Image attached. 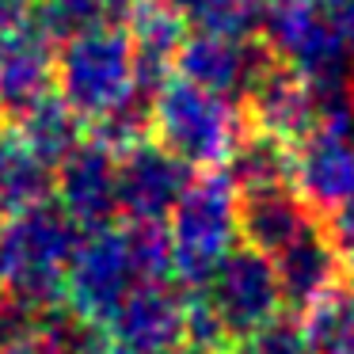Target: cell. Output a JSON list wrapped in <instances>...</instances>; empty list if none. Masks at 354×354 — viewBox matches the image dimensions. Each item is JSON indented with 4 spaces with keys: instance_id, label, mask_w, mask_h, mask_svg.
I'll return each instance as SVG.
<instances>
[{
    "instance_id": "12",
    "label": "cell",
    "mask_w": 354,
    "mask_h": 354,
    "mask_svg": "<svg viewBox=\"0 0 354 354\" xmlns=\"http://www.w3.org/2000/svg\"><path fill=\"white\" fill-rule=\"evenodd\" d=\"M54 198L84 229L111 225L118 217V153L88 133L54 168Z\"/></svg>"
},
{
    "instance_id": "16",
    "label": "cell",
    "mask_w": 354,
    "mask_h": 354,
    "mask_svg": "<svg viewBox=\"0 0 354 354\" xmlns=\"http://www.w3.org/2000/svg\"><path fill=\"white\" fill-rule=\"evenodd\" d=\"M54 198V164H46L19 130H0V214H24Z\"/></svg>"
},
{
    "instance_id": "23",
    "label": "cell",
    "mask_w": 354,
    "mask_h": 354,
    "mask_svg": "<svg viewBox=\"0 0 354 354\" xmlns=\"http://www.w3.org/2000/svg\"><path fill=\"white\" fill-rule=\"evenodd\" d=\"M244 354H308L305 324H297L293 316H274L244 339Z\"/></svg>"
},
{
    "instance_id": "2",
    "label": "cell",
    "mask_w": 354,
    "mask_h": 354,
    "mask_svg": "<svg viewBox=\"0 0 354 354\" xmlns=\"http://www.w3.org/2000/svg\"><path fill=\"white\" fill-rule=\"evenodd\" d=\"M244 103H232L171 73L153 100V138L191 168H221L248 130Z\"/></svg>"
},
{
    "instance_id": "8",
    "label": "cell",
    "mask_w": 354,
    "mask_h": 354,
    "mask_svg": "<svg viewBox=\"0 0 354 354\" xmlns=\"http://www.w3.org/2000/svg\"><path fill=\"white\" fill-rule=\"evenodd\" d=\"M191 179L194 168L183 156L156 138L138 141L118 153V214L126 221H168Z\"/></svg>"
},
{
    "instance_id": "27",
    "label": "cell",
    "mask_w": 354,
    "mask_h": 354,
    "mask_svg": "<svg viewBox=\"0 0 354 354\" xmlns=\"http://www.w3.org/2000/svg\"><path fill=\"white\" fill-rule=\"evenodd\" d=\"M164 354H194L191 346H176V351H164Z\"/></svg>"
},
{
    "instance_id": "7",
    "label": "cell",
    "mask_w": 354,
    "mask_h": 354,
    "mask_svg": "<svg viewBox=\"0 0 354 354\" xmlns=\"http://www.w3.org/2000/svg\"><path fill=\"white\" fill-rule=\"evenodd\" d=\"M274 62V50L263 35H225V31H194L183 39L176 54V73L232 103H244L252 84Z\"/></svg>"
},
{
    "instance_id": "10",
    "label": "cell",
    "mask_w": 354,
    "mask_h": 354,
    "mask_svg": "<svg viewBox=\"0 0 354 354\" xmlns=\"http://www.w3.org/2000/svg\"><path fill=\"white\" fill-rule=\"evenodd\" d=\"M293 187L324 217L354 202V126L316 122L293 145Z\"/></svg>"
},
{
    "instance_id": "13",
    "label": "cell",
    "mask_w": 354,
    "mask_h": 354,
    "mask_svg": "<svg viewBox=\"0 0 354 354\" xmlns=\"http://www.w3.org/2000/svg\"><path fill=\"white\" fill-rule=\"evenodd\" d=\"M270 259H274L278 286H282V305L297 316H305L320 297H328L335 286L346 282V270L335 252V240L328 232V221L305 229Z\"/></svg>"
},
{
    "instance_id": "6",
    "label": "cell",
    "mask_w": 354,
    "mask_h": 354,
    "mask_svg": "<svg viewBox=\"0 0 354 354\" xmlns=\"http://www.w3.org/2000/svg\"><path fill=\"white\" fill-rule=\"evenodd\" d=\"M202 290L214 301L232 343L255 335L263 324L282 313V286H278L274 259L252 244H232Z\"/></svg>"
},
{
    "instance_id": "20",
    "label": "cell",
    "mask_w": 354,
    "mask_h": 354,
    "mask_svg": "<svg viewBox=\"0 0 354 354\" xmlns=\"http://www.w3.org/2000/svg\"><path fill=\"white\" fill-rule=\"evenodd\" d=\"M194 31H225V35H259L263 0H168Z\"/></svg>"
},
{
    "instance_id": "17",
    "label": "cell",
    "mask_w": 354,
    "mask_h": 354,
    "mask_svg": "<svg viewBox=\"0 0 354 354\" xmlns=\"http://www.w3.org/2000/svg\"><path fill=\"white\" fill-rule=\"evenodd\" d=\"M225 171L236 183V191H255V187L293 183V145L267 130L248 126L240 141L232 145Z\"/></svg>"
},
{
    "instance_id": "14",
    "label": "cell",
    "mask_w": 354,
    "mask_h": 354,
    "mask_svg": "<svg viewBox=\"0 0 354 354\" xmlns=\"http://www.w3.org/2000/svg\"><path fill=\"white\" fill-rule=\"evenodd\" d=\"M236 217H240V240L267 255H278L290 240H297L305 229L324 221V214L313 209V202L293 183L240 191Z\"/></svg>"
},
{
    "instance_id": "15",
    "label": "cell",
    "mask_w": 354,
    "mask_h": 354,
    "mask_svg": "<svg viewBox=\"0 0 354 354\" xmlns=\"http://www.w3.org/2000/svg\"><path fill=\"white\" fill-rule=\"evenodd\" d=\"M244 111L255 130H267L274 138L290 141V145H297L316 126V95L308 88V80L278 57L252 84V92L244 95Z\"/></svg>"
},
{
    "instance_id": "29",
    "label": "cell",
    "mask_w": 354,
    "mask_h": 354,
    "mask_svg": "<svg viewBox=\"0 0 354 354\" xmlns=\"http://www.w3.org/2000/svg\"><path fill=\"white\" fill-rule=\"evenodd\" d=\"M229 354H232V351H229Z\"/></svg>"
},
{
    "instance_id": "21",
    "label": "cell",
    "mask_w": 354,
    "mask_h": 354,
    "mask_svg": "<svg viewBox=\"0 0 354 354\" xmlns=\"http://www.w3.org/2000/svg\"><path fill=\"white\" fill-rule=\"evenodd\" d=\"M31 24L54 42H65L88 27L111 24L103 0H31Z\"/></svg>"
},
{
    "instance_id": "1",
    "label": "cell",
    "mask_w": 354,
    "mask_h": 354,
    "mask_svg": "<svg viewBox=\"0 0 354 354\" xmlns=\"http://www.w3.org/2000/svg\"><path fill=\"white\" fill-rule=\"evenodd\" d=\"M84 225L69 217L57 198L12 214L0 229V282L16 297L31 305H50L65 297V274H69L73 252H77Z\"/></svg>"
},
{
    "instance_id": "9",
    "label": "cell",
    "mask_w": 354,
    "mask_h": 354,
    "mask_svg": "<svg viewBox=\"0 0 354 354\" xmlns=\"http://www.w3.org/2000/svg\"><path fill=\"white\" fill-rule=\"evenodd\" d=\"M183 313L187 293L171 286V278L138 282L126 301L107 320V335L122 354H164L183 346Z\"/></svg>"
},
{
    "instance_id": "24",
    "label": "cell",
    "mask_w": 354,
    "mask_h": 354,
    "mask_svg": "<svg viewBox=\"0 0 354 354\" xmlns=\"http://www.w3.org/2000/svg\"><path fill=\"white\" fill-rule=\"evenodd\" d=\"M324 221H328V232H331V240H335V252H339V259H343L346 278H354V202L339 206L335 214H328Z\"/></svg>"
},
{
    "instance_id": "5",
    "label": "cell",
    "mask_w": 354,
    "mask_h": 354,
    "mask_svg": "<svg viewBox=\"0 0 354 354\" xmlns=\"http://www.w3.org/2000/svg\"><path fill=\"white\" fill-rule=\"evenodd\" d=\"M138 282H145L133 255L130 232L111 229V225H95L80 236L77 252H73L69 274H65V301L77 308L80 316L103 324L115 316V308L126 301V293Z\"/></svg>"
},
{
    "instance_id": "3",
    "label": "cell",
    "mask_w": 354,
    "mask_h": 354,
    "mask_svg": "<svg viewBox=\"0 0 354 354\" xmlns=\"http://www.w3.org/2000/svg\"><path fill=\"white\" fill-rule=\"evenodd\" d=\"M236 206L240 191L229 179V171L202 168V176L191 179V187L168 217L171 267L183 286H191V290L206 286L214 267L225 259V252L240 240Z\"/></svg>"
},
{
    "instance_id": "11",
    "label": "cell",
    "mask_w": 354,
    "mask_h": 354,
    "mask_svg": "<svg viewBox=\"0 0 354 354\" xmlns=\"http://www.w3.org/2000/svg\"><path fill=\"white\" fill-rule=\"evenodd\" d=\"M57 92V50L31 19L0 31V118H19Z\"/></svg>"
},
{
    "instance_id": "22",
    "label": "cell",
    "mask_w": 354,
    "mask_h": 354,
    "mask_svg": "<svg viewBox=\"0 0 354 354\" xmlns=\"http://www.w3.org/2000/svg\"><path fill=\"white\" fill-rule=\"evenodd\" d=\"M183 346H191L194 354H229L232 335L225 328V320L217 316L214 301L206 297V290L187 293V313H183Z\"/></svg>"
},
{
    "instance_id": "26",
    "label": "cell",
    "mask_w": 354,
    "mask_h": 354,
    "mask_svg": "<svg viewBox=\"0 0 354 354\" xmlns=\"http://www.w3.org/2000/svg\"><path fill=\"white\" fill-rule=\"evenodd\" d=\"M31 19V0H0V31Z\"/></svg>"
},
{
    "instance_id": "4",
    "label": "cell",
    "mask_w": 354,
    "mask_h": 354,
    "mask_svg": "<svg viewBox=\"0 0 354 354\" xmlns=\"http://www.w3.org/2000/svg\"><path fill=\"white\" fill-rule=\"evenodd\" d=\"M138 88V57L126 24H100L57 42V95L88 126Z\"/></svg>"
},
{
    "instance_id": "28",
    "label": "cell",
    "mask_w": 354,
    "mask_h": 354,
    "mask_svg": "<svg viewBox=\"0 0 354 354\" xmlns=\"http://www.w3.org/2000/svg\"><path fill=\"white\" fill-rule=\"evenodd\" d=\"M263 4H278V0H263Z\"/></svg>"
},
{
    "instance_id": "25",
    "label": "cell",
    "mask_w": 354,
    "mask_h": 354,
    "mask_svg": "<svg viewBox=\"0 0 354 354\" xmlns=\"http://www.w3.org/2000/svg\"><path fill=\"white\" fill-rule=\"evenodd\" d=\"M316 8L331 24V31L354 50V0H316Z\"/></svg>"
},
{
    "instance_id": "19",
    "label": "cell",
    "mask_w": 354,
    "mask_h": 354,
    "mask_svg": "<svg viewBox=\"0 0 354 354\" xmlns=\"http://www.w3.org/2000/svg\"><path fill=\"white\" fill-rule=\"evenodd\" d=\"M308 354H354V278L320 297L305 316Z\"/></svg>"
},
{
    "instance_id": "18",
    "label": "cell",
    "mask_w": 354,
    "mask_h": 354,
    "mask_svg": "<svg viewBox=\"0 0 354 354\" xmlns=\"http://www.w3.org/2000/svg\"><path fill=\"white\" fill-rule=\"evenodd\" d=\"M19 133H24L27 145H31L42 160L57 168V164L88 138V122L57 92H50L39 107L19 118Z\"/></svg>"
}]
</instances>
